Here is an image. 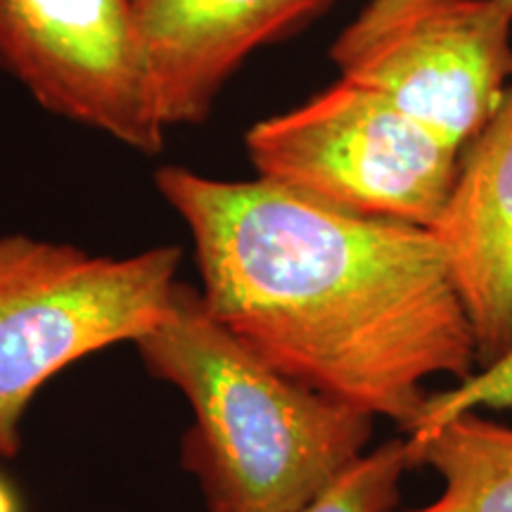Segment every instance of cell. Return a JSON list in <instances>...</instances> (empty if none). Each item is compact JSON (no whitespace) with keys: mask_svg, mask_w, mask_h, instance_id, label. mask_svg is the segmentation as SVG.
<instances>
[{"mask_svg":"<svg viewBox=\"0 0 512 512\" xmlns=\"http://www.w3.org/2000/svg\"><path fill=\"white\" fill-rule=\"evenodd\" d=\"M155 188L190 230L214 318L294 382L406 434L430 377L479 370L430 228L347 214L259 176L164 166Z\"/></svg>","mask_w":512,"mask_h":512,"instance_id":"1","label":"cell"},{"mask_svg":"<svg viewBox=\"0 0 512 512\" xmlns=\"http://www.w3.org/2000/svg\"><path fill=\"white\" fill-rule=\"evenodd\" d=\"M133 344L147 373L190 403L181 465L207 512L302 510L373 437L375 418L280 373L181 280L162 320Z\"/></svg>","mask_w":512,"mask_h":512,"instance_id":"2","label":"cell"},{"mask_svg":"<svg viewBox=\"0 0 512 512\" xmlns=\"http://www.w3.org/2000/svg\"><path fill=\"white\" fill-rule=\"evenodd\" d=\"M181 259L176 245L100 256L69 242L0 235V460L22 451L24 413L43 384L155 328Z\"/></svg>","mask_w":512,"mask_h":512,"instance_id":"3","label":"cell"},{"mask_svg":"<svg viewBox=\"0 0 512 512\" xmlns=\"http://www.w3.org/2000/svg\"><path fill=\"white\" fill-rule=\"evenodd\" d=\"M245 145L259 178L347 214L430 230L460 162L458 145L347 79L254 124Z\"/></svg>","mask_w":512,"mask_h":512,"instance_id":"4","label":"cell"},{"mask_svg":"<svg viewBox=\"0 0 512 512\" xmlns=\"http://www.w3.org/2000/svg\"><path fill=\"white\" fill-rule=\"evenodd\" d=\"M330 60L339 79L384 95L463 150L510 81L512 10L501 0H368Z\"/></svg>","mask_w":512,"mask_h":512,"instance_id":"5","label":"cell"},{"mask_svg":"<svg viewBox=\"0 0 512 512\" xmlns=\"http://www.w3.org/2000/svg\"><path fill=\"white\" fill-rule=\"evenodd\" d=\"M0 69L43 110L157 155L166 131L136 0H0Z\"/></svg>","mask_w":512,"mask_h":512,"instance_id":"6","label":"cell"},{"mask_svg":"<svg viewBox=\"0 0 512 512\" xmlns=\"http://www.w3.org/2000/svg\"><path fill=\"white\" fill-rule=\"evenodd\" d=\"M432 233L470 320L479 368L491 366L512 351V72L501 105L460 150Z\"/></svg>","mask_w":512,"mask_h":512,"instance_id":"7","label":"cell"},{"mask_svg":"<svg viewBox=\"0 0 512 512\" xmlns=\"http://www.w3.org/2000/svg\"><path fill=\"white\" fill-rule=\"evenodd\" d=\"M330 0H136L166 126L197 124L235 69Z\"/></svg>","mask_w":512,"mask_h":512,"instance_id":"8","label":"cell"},{"mask_svg":"<svg viewBox=\"0 0 512 512\" xmlns=\"http://www.w3.org/2000/svg\"><path fill=\"white\" fill-rule=\"evenodd\" d=\"M406 441L411 467H432L444 489L430 505L394 512H512V427L467 411Z\"/></svg>","mask_w":512,"mask_h":512,"instance_id":"9","label":"cell"},{"mask_svg":"<svg viewBox=\"0 0 512 512\" xmlns=\"http://www.w3.org/2000/svg\"><path fill=\"white\" fill-rule=\"evenodd\" d=\"M411 470L406 437L384 441L363 453L318 498L297 512H394L401 479Z\"/></svg>","mask_w":512,"mask_h":512,"instance_id":"10","label":"cell"},{"mask_svg":"<svg viewBox=\"0 0 512 512\" xmlns=\"http://www.w3.org/2000/svg\"><path fill=\"white\" fill-rule=\"evenodd\" d=\"M479 408H512V351L501 361L479 368L451 389L427 396L420 418L406 437L425 434L444 422L458 418L460 413L479 411Z\"/></svg>","mask_w":512,"mask_h":512,"instance_id":"11","label":"cell"},{"mask_svg":"<svg viewBox=\"0 0 512 512\" xmlns=\"http://www.w3.org/2000/svg\"><path fill=\"white\" fill-rule=\"evenodd\" d=\"M0 512H24L17 489L0 470Z\"/></svg>","mask_w":512,"mask_h":512,"instance_id":"12","label":"cell"},{"mask_svg":"<svg viewBox=\"0 0 512 512\" xmlns=\"http://www.w3.org/2000/svg\"><path fill=\"white\" fill-rule=\"evenodd\" d=\"M501 3H503V5H508V8L512 10V0H501Z\"/></svg>","mask_w":512,"mask_h":512,"instance_id":"13","label":"cell"}]
</instances>
